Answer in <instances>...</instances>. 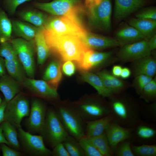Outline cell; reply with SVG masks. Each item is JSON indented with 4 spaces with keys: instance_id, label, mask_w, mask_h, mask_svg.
I'll return each mask as SVG.
<instances>
[{
    "instance_id": "cell-1",
    "label": "cell",
    "mask_w": 156,
    "mask_h": 156,
    "mask_svg": "<svg viewBox=\"0 0 156 156\" xmlns=\"http://www.w3.org/2000/svg\"><path fill=\"white\" fill-rule=\"evenodd\" d=\"M42 31L50 51L62 61L70 60L77 63L82 59L84 52L89 49L78 36L58 35L43 29Z\"/></svg>"
},
{
    "instance_id": "cell-2",
    "label": "cell",
    "mask_w": 156,
    "mask_h": 156,
    "mask_svg": "<svg viewBox=\"0 0 156 156\" xmlns=\"http://www.w3.org/2000/svg\"><path fill=\"white\" fill-rule=\"evenodd\" d=\"M109 98L110 114L114 122L127 128H133L141 120V108L137 104L124 98Z\"/></svg>"
},
{
    "instance_id": "cell-3",
    "label": "cell",
    "mask_w": 156,
    "mask_h": 156,
    "mask_svg": "<svg viewBox=\"0 0 156 156\" xmlns=\"http://www.w3.org/2000/svg\"><path fill=\"white\" fill-rule=\"evenodd\" d=\"M33 6L37 9L54 16H64L83 25L81 15L87 12L82 0H53L49 2H33Z\"/></svg>"
},
{
    "instance_id": "cell-4",
    "label": "cell",
    "mask_w": 156,
    "mask_h": 156,
    "mask_svg": "<svg viewBox=\"0 0 156 156\" xmlns=\"http://www.w3.org/2000/svg\"><path fill=\"white\" fill-rule=\"evenodd\" d=\"M56 106L55 109L69 135L77 140L84 136L85 122L73 105L61 102Z\"/></svg>"
},
{
    "instance_id": "cell-5",
    "label": "cell",
    "mask_w": 156,
    "mask_h": 156,
    "mask_svg": "<svg viewBox=\"0 0 156 156\" xmlns=\"http://www.w3.org/2000/svg\"><path fill=\"white\" fill-rule=\"evenodd\" d=\"M44 140L53 148L62 142L69 135L54 109H47L44 125L41 133Z\"/></svg>"
},
{
    "instance_id": "cell-6",
    "label": "cell",
    "mask_w": 156,
    "mask_h": 156,
    "mask_svg": "<svg viewBox=\"0 0 156 156\" xmlns=\"http://www.w3.org/2000/svg\"><path fill=\"white\" fill-rule=\"evenodd\" d=\"M84 122L99 119L110 114L109 104L95 97H90L72 104Z\"/></svg>"
},
{
    "instance_id": "cell-7",
    "label": "cell",
    "mask_w": 156,
    "mask_h": 156,
    "mask_svg": "<svg viewBox=\"0 0 156 156\" xmlns=\"http://www.w3.org/2000/svg\"><path fill=\"white\" fill-rule=\"evenodd\" d=\"M112 12L111 0H101L98 4L87 9L88 27L92 29L110 31Z\"/></svg>"
},
{
    "instance_id": "cell-8",
    "label": "cell",
    "mask_w": 156,
    "mask_h": 156,
    "mask_svg": "<svg viewBox=\"0 0 156 156\" xmlns=\"http://www.w3.org/2000/svg\"><path fill=\"white\" fill-rule=\"evenodd\" d=\"M43 29L58 35H73L81 38L88 31L83 25L64 16L49 17Z\"/></svg>"
},
{
    "instance_id": "cell-9",
    "label": "cell",
    "mask_w": 156,
    "mask_h": 156,
    "mask_svg": "<svg viewBox=\"0 0 156 156\" xmlns=\"http://www.w3.org/2000/svg\"><path fill=\"white\" fill-rule=\"evenodd\" d=\"M10 41L26 75L29 78H34L35 73L34 40L29 41L17 38L11 39Z\"/></svg>"
},
{
    "instance_id": "cell-10",
    "label": "cell",
    "mask_w": 156,
    "mask_h": 156,
    "mask_svg": "<svg viewBox=\"0 0 156 156\" xmlns=\"http://www.w3.org/2000/svg\"><path fill=\"white\" fill-rule=\"evenodd\" d=\"M30 106L27 98L19 93L7 103L5 110V120L18 129L21 127L22 120L29 116Z\"/></svg>"
},
{
    "instance_id": "cell-11",
    "label": "cell",
    "mask_w": 156,
    "mask_h": 156,
    "mask_svg": "<svg viewBox=\"0 0 156 156\" xmlns=\"http://www.w3.org/2000/svg\"><path fill=\"white\" fill-rule=\"evenodd\" d=\"M18 132L21 145L29 154L39 156L51 155V151L46 147L42 135H33L21 127L18 129Z\"/></svg>"
},
{
    "instance_id": "cell-12",
    "label": "cell",
    "mask_w": 156,
    "mask_h": 156,
    "mask_svg": "<svg viewBox=\"0 0 156 156\" xmlns=\"http://www.w3.org/2000/svg\"><path fill=\"white\" fill-rule=\"evenodd\" d=\"M147 41L144 39L122 45L118 53L119 57L125 62L134 61L150 55Z\"/></svg>"
},
{
    "instance_id": "cell-13",
    "label": "cell",
    "mask_w": 156,
    "mask_h": 156,
    "mask_svg": "<svg viewBox=\"0 0 156 156\" xmlns=\"http://www.w3.org/2000/svg\"><path fill=\"white\" fill-rule=\"evenodd\" d=\"M139 144H155L156 140V126L154 123L141 120L133 128L129 139Z\"/></svg>"
},
{
    "instance_id": "cell-14",
    "label": "cell",
    "mask_w": 156,
    "mask_h": 156,
    "mask_svg": "<svg viewBox=\"0 0 156 156\" xmlns=\"http://www.w3.org/2000/svg\"><path fill=\"white\" fill-rule=\"evenodd\" d=\"M47 109L40 100L35 99L31 101L27 125L30 131L41 133L45 121Z\"/></svg>"
},
{
    "instance_id": "cell-15",
    "label": "cell",
    "mask_w": 156,
    "mask_h": 156,
    "mask_svg": "<svg viewBox=\"0 0 156 156\" xmlns=\"http://www.w3.org/2000/svg\"><path fill=\"white\" fill-rule=\"evenodd\" d=\"M22 84L36 95L49 100L56 99L58 95L57 89L43 80L26 77Z\"/></svg>"
},
{
    "instance_id": "cell-16",
    "label": "cell",
    "mask_w": 156,
    "mask_h": 156,
    "mask_svg": "<svg viewBox=\"0 0 156 156\" xmlns=\"http://www.w3.org/2000/svg\"><path fill=\"white\" fill-rule=\"evenodd\" d=\"M112 54L111 51L100 52L88 49L84 52L81 60L77 64L80 70L87 71L107 61Z\"/></svg>"
},
{
    "instance_id": "cell-17",
    "label": "cell",
    "mask_w": 156,
    "mask_h": 156,
    "mask_svg": "<svg viewBox=\"0 0 156 156\" xmlns=\"http://www.w3.org/2000/svg\"><path fill=\"white\" fill-rule=\"evenodd\" d=\"M132 128L123 127L114 121L110 122L105 131L110 146L113 153L121 142L130 137Z\"/></svg>"
},
{
    "instance_id": "cell-18",
    "label": "cell",
    "mask_w": 156,
    "mask_h": 156,
    "mask_svg": "<svg viewBox=\"0 0 156 156\" xmlns=\"http://www.w3.org/2000/svg\"><path fill=\"white\" fill-rule=\"evenodd\" d=\"M81 39L87 48L94 50L117 47L122 45L116 39L88 31Z\"/></svg>"
},
{
    "instance_id": "cell-19",
    "label": "cell",
    "mask_w": 156,
    "mask_h": 156,
    "mask_svg": "<svg viewBox=\"0 0 156 156\" xmlns=\"http://www.w3.org/2000/svg\"><path fill=\"white\" fill-rule=\"evenodd\" d=\"M145 0H115L114 16L117 21L126 18L142 8Z\"/></svg>"
},
{
    "instance_id": "cell-20",
    "label": "cell",
    "mask_w": 156,
    "mask_h": 156,
    "mask_svg": "<svg viewBox=\"0 0 156 156\" xmlns=\"http://www.w3.org/2000/svg\"><path fill=\"white\" fill-rule=\"evenodd\" d=\"M12 33L17 37L27 40H34L37 34L42 29L24 21H12Z\"/></svg>"
},
{
    "instance_id": "cell-21",
    "label": "cell",
    "mask_w": 156,
    "mask_h": 156,
    "mask_svg": "<svg viewBox=\"0 0 156 156\" xmlns=\"http://www.w3.org/2000/svg\"><path fill=\"white\" fill-rule=\"evenodd\" d=\"M111 114L96 120L85 121V136L90 138L104 133L109 123L113 120Z\"/></svg>"
},
{
    "instance_id": "cell-22",
    "label": "cell",
    "mask_w": 156,
    "mask_h": 156,
    "mask_svg": "<svg viewBox=\"0 0 156 156\" xmlns=\"http://www.w3.org/2000/svg\"><path fill=\"white\" fill-rule=\"evenodd\" d=\"M20 84L6 74L0 77V91L6 102H8L19 93L21 89Z\"/></svg>"
},
{
    "instance_id": "cell-23",
    "label": "cell",
    "mask_w": 156,
    "mask_h": 156,
    "mask_svg": "<svg viewBox=\"0 0 156 156\" xmlns=\"http://www.w3.org/2000/svg\"><path fill=\"white\" fill-rule=\"evenodd\" d=\"M62 77L61 63L59 60H54L51 62L47 67L42 79L50 86L57 89Z\"/></svg>"
},
{
    "instance_id": "cell-24",
    "label": "cell",
    "mask_w": 156,
    "mask_h": 156,
    "mask_svg": "<svg viewBox=\"0 0 156 156\" xmlns=\"http://www.w3.org/2000/svg\"><path fill=\"white\" fill-rule=\"evenodd\" d=\"M129 23L139 31L147 41L156 34V20L136 17L130 19Z\"/></svg>"
},
{
    "instance_id": "cell-25",
    "label": "cell",
    "mask_w": 156,
    "mask_h": 156,
    "mask_svg": "<svg viewBox=\"0 0 156 156\" xmlns=\"http://www.w3.org/2000/svg\"><path fill=\"white\" fill-rule=\"evenodd\" d=\"M116 40L122 44L133 43L145 39L142 34L135 28L129 25L123 27L116 32Z\"/></svg>"
},
{
    "instance_id": "cell-26",
    "label": "cell",
    "mask_w": 156,
    "mask_h": 156,
    "mask_svg": "<svg viewBox=\"0 0 156 156\" xmlns=\"http://www.w3.org/2000/svg\"><path fill=\"white\" fill-rule=\"evenodd\" d=\"M18 15L23 21L42 29L44 28L49 18L42 12L34 10L21 11Z\"/></svg>"
},
{
    "instance_id": "cell-27",
    "label": "cell",
    "mask_w": 156,
    "mask_h": 156,
    "mask_svg": "<svg viewBox=\"0 0 156 156\" xmlns=\"http://www.w3.org/2000/svg\"><path fill=\"white\" fill-rule=\"evenodd\" d=\"M133 70L136 76L144 75L153 77L156 72V61L150 55L134 61Z\"/></svg>"
},
{
    "instance_id": "cell-28",
    "label": "cell",
    "mask_w": 156,
    "mask_h": 156,
    "mask_svg": "<svg viewBox=\"0 0 156 156\" xmlns=\"http://www.w3.org/2000/svg\"><path fill=\"white\" fill-rule=\"evenodd\" d=\"M81 77L82 80L92 86L99 95L104 98H109L112 96L105 87L101 79L97 74L85 71L82 73Z\"/></svg>"
},
{
    "instance_id": "cell-29",
    "label": "cell",
    "mask_w": 156,
    "mask_h": 156,
    "mask_svg": "<svg viewBox=\"0 0 156 156\" xmlns=\"http://www.w3.org/2000/svg\"><path fill=\"white\" fill-rule=\"evenodd\" d=\"M5 63L6 70L9 75L19 83L22 84L26 77V74L18 58L12 60H5Z\"/></svg>"
},
{
    "instance_id": "cell-30",
    "label": "cell",
    "mask_w": 156,
    "mask_h": 156,
    "mask_svg": "<svg viewBox=\"0 0 156 156\" xmlns=\"http://www.w3.org/2000/svg\"><path fill=\"white\" fill-rule=\"evenodd\" d=\"M42 30L34 39L37 63L40 65H42L45 62L50 52Z\"/></svg>"
},
{
    "instance_id": "cell-31",
    "label": "cell",
    "mask_w": 156,
    "mask_h": 156,
    "mask_svg": "<svg viewBox=\"0 0 156 156\" xmlns=\"http://www.w3.org/2000/svg\"><path fill=\"white\" fill-rule=\"evenodd\" d=\"M0 124L3 135L9 143V146L16 150H19L21 147L16 128L10 122L5 120Z\"/></svg>"
},
{
    "instance_id": "cell-32",
    "label": "cell",
    "mask_w": 156,
    "mask_h": 156,
    "mask_svg": "<svg viewBox=\"0 0 156 156\" xmlns=\"http://www.w3.org/2000/svg\"><path fill=\"white\" fill-rule=\"evenodd\" d=\"M12 34V21L4 10L0 8V44L10 41Z\"/></svg>"
},
{
    "instance_id": "cell-33",
    "label": "cell",
    "mask_w": 156,
    "mask_h": 156,
    "mask_svg": "<svg viewBox=\"0 0 156 156\" xmlns=\"http://www.w3.org/2000/svg\"><path fill=\"white\" fill-rule=\"evenodd\" d=\"M87 138L102 156L114 155L113 153L110 146L105 133L98 136Z\"/></svg>"
},
{
    "instance_id": "cell-34",
    "label": "cell",
    "mask_w": 156,
    "mask_h": 156,
    "mask_svg": "<svg viewBox=\"0 0 156 156\" xmlns=\"http://www.w3.org/2000/svg\"><path fill=\"white\" fill-rule=\"evenodd\" d=\"M70 156H85L78 140L69 135L62 142Z\"/></svg>"
},
{
    "instance_id": "cell-35",
    "label": "cell",
    "mask_w": 156,
    "mask_h": 156,
    "mask_svg": "<svg viewBox=\"0 0 156 156\" xmlns=\"http://www.w3.org/2000/svg\"><path fill=\"white\" fill-rule=\"evenodd\" d=\"M131 147L135 156H156V144H155L136 145L132 143Z\"/></svg>"
},
{
    "instance_id": "cell-36",
    "label": "cell",
    "mask_w": 156,
    "mask_h": 156,
    "mask_svg": "<svg viewBox=\"0 0 156 156\" xmlns=\"http://www.w3.org/2000/svg\"><path fill=\"white\" fill-rule=\"evenodd\" d=\"M0 56L5 60L18 58L16 51L10 41L0 44Z\"/></svg>"
},
{
    "instance_id": "cell-37",
    "label": "cell",
    "mask_w": 156,
    "mask_h": 156,
    "mask_svg": "<svg viewBox=\"0 0 156 156\" xmlns=\"http://www.w3.org/2000/svg\"><path fill=\"white\" fill-rule=\"evenodd\" d=\"M141 98L146 101L155 100L156 97V78H154L143 88L140 94Z\"/></svg>"
},
{
    "instance_id": "cell-38",
    "label": "cell",
    "mask_w": 156,
    "mask_h": 156,
    "mask_svg": "<svg viewBox=\"0 0 156 156\" xmlns=\"http://www.w3.org/2000/svg\"><path fill=\"white\" fill-rule=\"evenodd\" d=\"M132 142L130 139L120 142L117 146L114 155L116 156H135L131 147Z\"/></svg>"
},
{
    "instance_id": "cell-39",
    "label": "cell",
    "mask_w": 156,
    "mask_h": 156,
    "mask_svg": "<svg viewBox=\"0 0 156 156\" xmlns=\"http://www.w3.org/2000/svg\"><path fill=\"white\" fill-rule=\"evenodd\" d=\"M78 140L85 156H102L99 151L85 136Z\"/></svg>"
},
{
    "instance_id": "cell-40",
    "label": "cell",
    "mask_w": 156,
    "mask_h": 156,
    "mask_svg": "<svg viewBox=\"0 0 156 156\" xmlns=\"http://www.w3.org/2000/svg\"><path fill=\"white\" fill-rule=\"evenodd\" d=\"M32 0H2L3 9L9 14L13 15L15 13L17 8L21 5Z\"/></svg>"
},
{
    "instance_id": "cell-41",
    "label": "cell",
    "mask_w": 156,
    "mask_h": 156,
    "mask_svg": "<svg viewBox=\"0 0 156 156\" xmlns=\"http://www.w3.org/2000/svg\"><path fill=\"white\" fill-rule=\"evenodd\" d=\"M136 17L156 20V9L150 7L142 9L136 14Z\"/></svg>"
},
{
    "instance_id": "cell-42",
    "label": "cell",
    "mask_w": 156,
    "mask_h": 156,
    "mask_svg": "<svg viewBox=\"0 0 156 156\" xmlns=\"http://www.w3.org/2000/svg\"><path fill=\"white\" fill-rule=\"evenodd\" d=\"M141 108L142 116L148 121L156 122V107L154 103L148 107Z\"/></svg>"
},
{
    "instance_id": "cell-43",
    "label": "cell",
    "mask_w": 156,
    "mask_h": 156,
    "mask_svg": "<svg viewBox=\"0 0 156 156\" xmlns=\"http://www.w3.org/2000/svg\"><path fill=\"white\" fill-rule=\"evenodd\" d=\"M136 77L137 91L138 94H140L144 87L153 79L152 77L144 75H140Z\"/></svg>"
},
{
    "instance_id": "cell-44",
    "label": "cell",
    "mask_w": 156,
    "mask_h": 156,
    "mask_svg": "<svg viewBox=\"0 0 156 156\" xmlns=\"http://www.w3.org/2000/svg\"><path fill=\"white\" fill-rule=\"evenodd\" d=\"M109 72L106 70L99 72L97 74L100 77L106 88L112 95H114V88L108 75Z\"/></svg>"
},
{
    "instance_id": "cell-45",
    "label": "cell",
    "mask_w": 156,
    "mask_h": 156,
    "mask_svg": "<svg viewBox=\"0 0 156 156\" xmlns=\"http://www.w3.org/2000/svg\"><path fill=\"white\" fill-rule=\"evenodd\" d=\"M108 75L114 88V95L118 94L122 90L124 84L120 79L109 73Z\"/></svg>"
},
{
    "instance_id": "cell-46",
    "label": "cell",
    "mask_w": 156,
    "mask_h": 156,
    "mask_svg": "<svg viewBox=\"0 0 156 156\" xmlns=\"http://www.w3.org/2000/svg\"><path fill=\"white\" fill-rule=\"evenodd\" d=\"M53 156H70L62 142L58 143L55 146L51 151Z\"/></svg>"
},
{
    "instance_id": "cell-47",
    "label": "cell",
    "mask_w": 156,
    "mask_h": 156,
    "mask_svg": "<svg viewBox=\"0 0 156 156\" xmlns=\"http://www.w3.org/2000/svg\"><path fill=\"white\" fill-rule=\"evenodd\" d=\"M0 148L3 156H19L21 153L18 151L11 148L5 143H1Z\"/></svg>"
},
{
    "instance_id": "cell-48",
    "label": "cell",
    "mask_w": 156,
    "mask_h": 156,
    "mask_svg": "<svg viewBox=\"0 0 156 156\" xmlns=\"http://www.w3.org/2000/svg\"><path fill=\"white\" fill-rule=\"evenodd\" d=\"M75 66L71 61H65L62 66V70L64 73L68 76H71L75 73Z\"/></svg>"
},
{
    "instance_id": "cell-49",
    "label": "cell",
    "mask_w": 156,
    "mask_h": 156,
    "mask_svg": "<svg viewBox=\"0 0 156 156\" xmlns=\"http://www.w3.org/2000/svg\"><path fill=\"white\" fill-rule=\"evenodd\" d=\"M147 43L149 50L151 51L156 48V34L152 36L147 40Z\"/></svg>"
},
{
    "instance_id": "cell-50",
    "label": "cell",
    "mask_w": 156,
    "mask_h": 156,
    "mask_svg": "<svg viewBox=\"0 0 156 156\" xmlns=\"http://www.w3.org/2000/svg\"><path fill=\"white\" fill-rule=\"evenodd\" d=\"M7 103L4 100L0 105V124L5 120V110Z\"/></svg>"
},
{
    "instance_id": "cell-51",
    "label": "cell",
    "mask_w": 156,
    "mask_h": 156,
    "mask_svg": "<svg viewBox=\"0 0 156 156\" xmlns=\"http://www.w3.org/2000/svg\"><path fill=\"white\" fill-rule=\"evenodd\" d=\"M122 68V66L120 65L114 66L112 69V74L117 77H120Z\"/></svg>"
},
{
    "instance_id": "cell-52",
    "label": "cell",
    "mask_w": 156,
    "mask_h": 156,
    "mask_svg": "<svg viewBox=\"0 0 156 156\" xmlns=\"http://www.w3.org/2000/svg\"><path fill=\"white\" fill-rule=\"evenodd\" d=\"M101 0H85V5L87 9H88L99 4Z\"/></svg>"
},
{
    "instance_id": "cell-53",
    "label": "cell",
    "mask_w": 156,
    "mask_h": 156,
    "mask_svg": "<svg viewBox=\"0 0 156 156\" xmlns=\"http://www.w3.org/2000/svg\"><path fill=\"white\" fill-rule=\"evenodd\" d=\"M131 71L127 67L122 68L120 77L122 79H125L129 78L131 75Z\"/></svg>"
},
{
    "instance_id": "cell-54",
    "label": "cell",
    "mask_w": 156,
    "mask_h": 156,
    "mask_svg": "<svg viewBox=\"0 0 156 156\" xmlns=\"http://www.w3.org/2000/svg\"><path fill=\"white\" fill-rule=\"evenodd\" d=\"M6 70L5 60L0 56V77L6 74Z\"/></svg>"
},
{
    "instance_id": "cell-55",
    "label": "cell",
    "mask_w": 156,
    "mask_h": 156,
    "mask_svg": "<svg viewBox=\"0 0 156 156\" xmlns=\"http://www.w3.org/2000/svg\"><path fill=\"white\" fill-rule=\"evenodd\" d=\"M5 143L9 146V143L5 138L3 134L2 129L0 124V144Z\"/></svg>"
},
{
    "instance_id": "cell-56",
    "label": "cell",
    "mask_w": 156,
    "mask_h": 156,
    "mask_svg": "<svg viewBox=\"0 0 156 156\" xmlns=\"http://www.w3.org/2000/svg\"><path fill=\"white\" fill-rule=\"evenodd\" d=\"M2 99L0 97V105L1 104V103H2Z\"/></svg>"
},
{
    "instance_id": "cell-57",
    "label": "cell",
    "mask_w": 156,
    "mask_h": 156,
    "mask_svg": "<svg viewBox=\"0 0 156 156\" xmlns=\"http://www.w3.org/2000/svg\"><path fill=\"white\" fill-rule=\"evenodd\" d=\"M36 1H37V2H41L42 0H36Z\"/></svg>"
},
{
    "instance_id": "cell-58",
    "label": "cell",
    "mask_w": 156,
    "mask_h": 156,
    "mask_svg": "<svg viewBox=\"0 0 156 156\" xmlns=\"http://www.w3.org/2000/svg\"><path fill=\"white\" fill-rule=\"evenodd\" d=\"M1 149L0 147V151H1Z\"/></svg>"
}]
</instances>
